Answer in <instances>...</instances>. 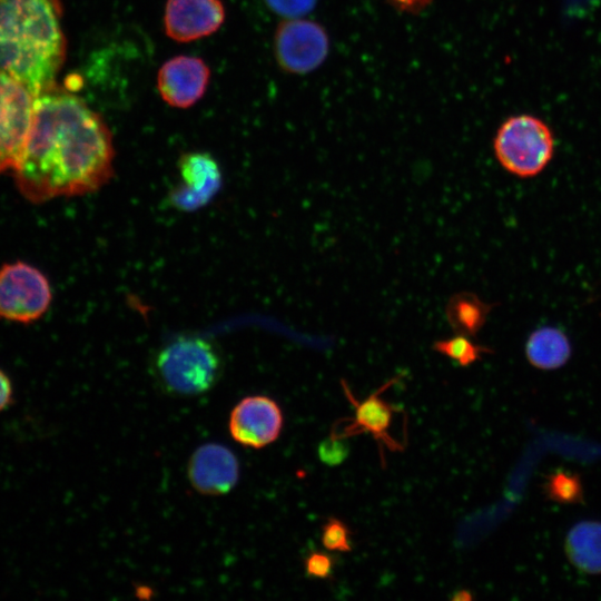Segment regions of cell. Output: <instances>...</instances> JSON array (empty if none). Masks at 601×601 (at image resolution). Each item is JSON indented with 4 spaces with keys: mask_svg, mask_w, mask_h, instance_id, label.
<instances>
[{
    "mask_svg": "<svg viewBox=\"0 0 601 601\" xmlns=\"http://www.w3.org/2000/svg\"><path fill=\"white\" fill-rule=\"evenodd\" d=\"M274 57L286 73L307 75L319 68L329 52V36L317 21L303 18L284 19L276 28Z\"/></svg>",
    "mask_w": 601,
    "mask_h": 601,
    "instance_id": "6",
    "label": "cell"
},
{
    "mask_svg": "<svg viewBox=\"0 0 601 601\" xmlns=\"http://www.w3.org/2000/svg\"><path fill=\"white\" fill-rule=\"evenodd\" d=\"M112 135L99 114L57 83L35 95L22 156L13 169L33 204L95 193L114 176Z\"/></svg>",
    "mask_w": 601,
    "mask_h": 601,
    "instance_id": "1",
    "label": "cell"
},
{
    "mask_svg": "<svg viewBox=\"0 0 601 601\" xmlns=\"http://www.w3.org/2000/svg\"><path fill=\"white\" fill-rule=\"evenodd\" d=\"M266 7L284 19L303 18L316 6L317 0H263Z\"/></svg>",
    "mask_w": 601,
    "mask_h": 601,
    "instance_id": "21",
    "label": "cell"
},
{
    "mask_svg": "<svg viewBox=\"0 0 601 601\" xmlns=\"http://www.w3.org/2000/svg\"><path fill=\"white\" fill-rule=\"evenodd\" d=\"M308 577L327 579L333 574L334 558L323 551H312L304 560Z\"/></svg>",
    "mask_w": 601,
    "mask_h": 601,
    "instance_id": "22",
    "label": "cell"
},
{
    "mask_svg": "<svg viewBox=\"0 0 601 601\" xmlns=\"http://www.w3.org/2000/svg\"><path fill=\"white\" fill-rule=\"evenodd\" d=\"M396 10L416 14L426 9L433 0H387Z\"/></svg>",
    "mask_w": 601,
    "mask_h": 601,
    "instance_id": "23",
    "label": "cell"
},
{
    "mask_svg": "<svg viewBox=\"0 0 601 601\" xmlns=\"http://www.w3.org/2000/svg\"><path fill=\"white\" fill-rule=\"evenodd\" d=\"M187 473L195 490L207 495H220L228 493L236 485L239 464L228 447L208 443L193 453Z\"/></svg>",
    "mask_w": 601,
    "mask_h": 601,
    "instance_id": "13",
    "label": "cell"
},
{
    "mask_svg": "<svg viewBox=\"0 0 601 601\" xmlns=\"http://www.w3.org/2000/svg\"><path fill=\"white\" fill-rule=\"evenodd\" d=\"M13 400L10 377L0 368V412L7 410Z\"/></svg>",
    "mask_w": 601,
    "mask_h": 601,
    "instance_id": "24",
    "label": "cell"
},
{
    "mask_svg": "<svg viewBox=\"0 0 601 601\" xmlns=\"http://www.w3.org/2000/svg\"><path fill=\"white\" fill-rule=\"evenodd\" d=\"M565 553L579 570L589 574L601 573V522L575 524L566 535Z\"/></svg>",
    "mask_w": 601,
    "mask_h": 601,
    "instance_id": "14",
    "label": "cell"
},
{
    "mask_svg": "<svg viewBox=\"0 0 601 601\" xmlns=\"http://www.w3.org/2000/svg\"><path fill=\"white\" fill-rule=\"evenodd\" d=\"M224 368L221 353L210 341L180 336L162 346L154 361L159 386L175 396H196L213 388Z\"/></svg>",
    "mask_w": 601,
    "mask_h": 601,
    "instance_id": "3",
    "label": "cell"
},
{
    "mask_svg": "<svg viewBox=\"0 0 601 601\" xmlns=\"http://www.w3.org/2000/svg\"><path fill=\"white\" fill-rule=\"evenodd\" d=\"M351 531L337 518H329L322 526V544L328 551L349 552L352 550Z\"/></svg>",
    "mask_w": 601,
    "mask_h": 601,
    "instance_id": "19",
    "label": "cell"
},
{
    "mask_svg": "<svg viewBox=\"0 0 601 601\" xmlns=\"http://www.w3.org/2000/svg\"><path fill=\"white\" fill-rule=\"evenodd\" d=\"M224 20L225 9L220 0H168L165 7V32L177 42L210 36Z\"/></svg>",
    "mask_w": 601,
    "mask_h": 601,
    "instance_id": "11",
    "label": "cell"
},
{
    "mask_svg": "<svg viewBox=\"0 0 601 601\" xmlns=\"http://www.w3.org/2000/svg\"><path fill=\"white\" fill-rule=\"evenodd\" d=\"M35 95L0 71V173L13 171L31 128Z\"/></svg>",
    "mask_w": 601,
    "mask_h": 601,
    "instance_id": "7",
    "label": "cell"
},
{
    "mask_svg": "<svg viewBox=\"0 0 601 601\" xmlns=\"http://www.w3.org/2000/svg\"><path fill=\"white\" fill-rule=\"evenodd\" d=\"M60 0H0V71L33 95L56 85L67 51Z\"/></svg>",
    "mask_w": 601,
    "mask_h": 601,
    "instance_id": "2",
    "label": "cell"
},
{
    "mask_svg": "<svg viewBox=\"0 0 601 601\" xmlns=\"http://www.w3.org/2000/svg\"><path fill=\"white\" fill-rule=\"evenodd\" d=\"M349 454V445L346 437L332 433L317 446V455L322 463L327 466H336L343 463Z\"/></svg>",
    "mask_w": 601,
    "mask_h": 601,
    "instance_id": "20",
    "label": "cell"
},
{
    "mask_svg": "<svg viewBox=\"0 0 601 601\" xmlns=\"http://www.w3.org/2000/svg\"><path fill=\"white\" fill-rule=\"evenodd\" d=\"M554 140L550 128L539 118L510 117L497 129L494 152L501 166L521 177L541 173L553 156Z\"/></svg>",
    "mask_w": 601,
    "mask_h": 601,
    "instance_id": "4",
    "label": "cell"
},
{
    "mask_svg": "<svg viewBox=\"0 0 601 601\" xmlns=\"http://www.w3.org/2000/svg\"><path fill=\"white\" fill-rule=\"evenodd\" d=\"M180 181L170 190L169 201L179 210L194 211L205 207L218 194L223 175L216 159L203 151H189L178 160Z\"/></svg>",
    "mask_w": 601,
    "mask_h": 601,
    "instance_id": "8",
    "label": "cell"
},
{
    "mask_svg": "<svg viewBox=\"0 0 601 601\" xmlns=\"http://www.w3.org/2000/svg\"><path fill=\"white\" fill-rule=\"evenodd\" d=\"M228 426L236 442L247 447L260 449L279 436L283 427L282 410L270 397L248 396L233 408Z\"/></svg>",
    "mask_w": 601,
    "mask_h": 601,
    "instance_id": "9",
    "label": "cell"
},
{
    "mask_svg": "<svg viewBox=\"0 0 601 601\" xmlns=\"http://www.w3.org/2000/svg\"><path fill=\"white\" fill-rule=\"evenodd\" d=\"M525 354L533 366L541 370H555L569 359L571 345L563 332L545 326L530 335Z\"/></svg>",
    "mask_w": 601,
    "mask_h": 601,
    "instance_id": "15",
    "label": "cell"
},
{
    "mask_svg": "<svg viewBox=\"0 0 601 601\" xmlns=\"http://www.w3.org/2000/svg\"><path fill=\"white\" fill-rule=\"evenodd\" d=\"M52 302L47 276L26 262L0 267V318L29 324L42 317Z\"/></svg>",
    "mask_w": 601,
    "mask_h": 601,
    "instance_id": "5",
    "label": "cell"
},
{
    "mask_svg": "<svg viewBox=\"0 0 601 601\" xmlns=\"http://www.w3.org/2000/svg\"><path fill=\"white\" fill-rule=\"evenodd\" d=\"M546 496L558 503L575 504L583 501V486L579 475L556 471L544 483Z\"/></svg>",
    "mask_w": 601,
    "mask_h": 601,
    "instance_id": "17",
    "label": "cell"
},
{
    "mask_svg": "<svg viewBox=\"0 0 601 601\" xmlns=\"http://www.w3.org/2000/svg\"><path fill=\"white\" fill-rule=\"evenodd\" d=\"M469 337L457 334L454 337L434 342L432 347L435 352L457 362L461 366H470L481 359L483 353L491 351L473 343Z\"/></svg>",
    "mask_w": 601,
    "mask_h": 601,
    "instance_id": "18",
    "label": "cell"
},
{
    "mask_svg": "<svg viewBox=\"0 0 601 601\" xmlns=\"http://www.w3.org/2000/svg\"><path fill=\"white\" fill-rule=\"evenodd\" d=\"M209 78V68L203 59L181 55L161 66L157 87L162 100L169 106L188 108L204 96Z\"/></svg>",
    "mask_w": 601,
    "mask_h": 601,
    "instance_id": "10",
    "label": "cell"
},
{
    "mask_svg": "<svg viewBox=\"0 0 601 601\" xmlns=\"http://www.w3.org/2000/svg\"><path fill=\"white\" fill-rule=\"evenodd\" d=\"M397 378L394 377L386 382L362 402H358L354 397L347 384L342 381L343 391L355 412L354 417L343 427L342 432L334 431L333 433L346 439L357 434L368 433L378 443L380 449L385 445L392 452L403 450V446L392 436L390 431L394 414L398 412V408L380 397Z\"/></svg>",
    "mask_w": 601,
    "mask_h": 601,
    "instance_id": "12",
    "label": "cell"
},
{
    "mask_svg": "<svg viewBox=\"0 0 601 601\" xmlns=\"http://www.w3.org/2000/svg\"><path fill=\"white\" fill-rule=\"evenodd\" d=\"M491 309L476 295L469 292L456 293L445 306V316L456 334L475 335L484 325Z\"/></svg>",
    "mask_w": 601,
    "mask_h": 601,
    "instance_id": "16",
    "label": "cell"
}]
</instances>
